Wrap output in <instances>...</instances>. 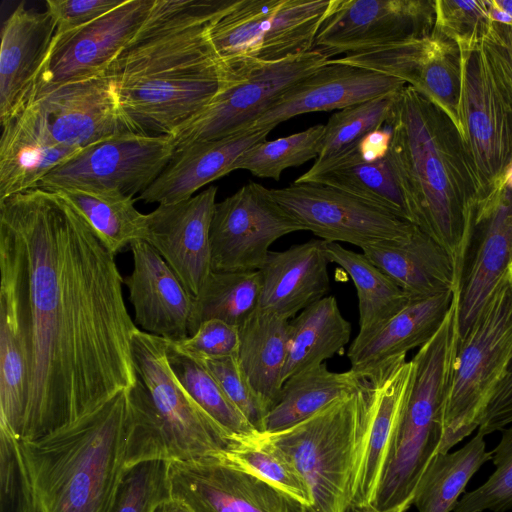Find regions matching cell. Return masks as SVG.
<instances>
[{
    "instance_id": "6da1fadb",
    "label": "cell",
    "mask_w": 512,
    "mask_h": 512,
    "mask_svg": "<svg viewBox=\"0 0 512 512\" xmlns=\"http://www.w3.org/2000/svg\"><path fill=\"white\" fill-rule=\"evenodd\" d=\"M0 221L26 261L30 347L20 440H34L136 385L139 328L115 254L65 199L42 188L11 195L0 200Z\"/></svg>"
},
{
    "instance_id": "7a4b0ae2",
    "label": "cell",
    "mask_w": 512,
    "mask_h": 512,
    "mask_svg": "<svg viewBox=\"0 0 512 512\" xmlns=\"http://www.w3.org/2000/svg\"><path fill=\"white\" fill-rule=\"evenodd\" d=\"M233 1H154L107 70L134 132L170 135L218 92L223 72L208 27Z\"/></svg>"
},
{
    "instance_id": "3957f363",
    "label": "cell",
    "mask_w": 512,
    "mask_h": 512,
    "mask_svg": "<svg viewBox=\"0 0 512 512\" xmlns=\"http://www.w3.org/2000/svg\"><path fill=\"white\" fill-rule=\"evenodd\" d=\"M385 124L392 132L386 159L411 223L448 252L462 279L480 196L467 144L452 120L409 85Z\"/></svg>"
},
{
    "instance_id": "277c9868",
    "label": "cell",
    "mask_w": 512,
    "mask_h": 512,
    "mask_svg": "<svg viewBox=\"0 0 512 512\" xmlns=\"http://www.w3.org/2000/svg\"><path fill=\"white\" fill-rule=\"evenodd\" d=\"M128 391L76 421L20 440L36 512H112L126 468Z\"/></svg>"
},
{
    "instance_id": "5b68a950",
    "label": "cell",
    "mask_w": 512,
    "mask_h": 512,
    "mask_svg": "<svg viewBox=\"0 0 512 512\" xmlns=\"http://www.w3.org/2000/svg\"><path fill=\"white\" fill-rule=\"evenodd\" d=\"M168 340L138 329V374L128 391L126 467L149 460L192 461L225 452L232 439L193 400L173 373Z\"/></svg>"
},
{
    "instance_id": "8992f818",
    "label": "cell",
    "mask_w": 512,
    "mask_h": 512,
    "mask_svg": "<svg viewBox=\"0 0 512 512\" xmlns=\"http://www.w3.org/2000/svg\"><path fill=\"white\" fill-rule=\"evenodd\" d=\"M370 406L361 387L306 420L277 432H260L305 480L306 512H344L353 501L365 457Z\"/></svg>"
},
{
    "instance_id": "52a82bcc",
    "label": "cell",
    "mask_w": 512,
    "mask_h": 512,
    "mask_svg": "<svg viewBox=\"0 0 512 512\" xmlns=\"http://www.w3.org/2000/svg\"><path fill=\"white\" fill-rule=\"evenodd\" d=\"M459 297L443 323L412 358L411 389L373 505L407 512L417 485L438 453L442 406L458 346Z\"/></svg>"
},
{
    "instance_id": "ba28073f",
    "label": "cell",
    "mask_w": 512,
    "mask_h": 512,
    "mask_svg": "<svg viewBox=\"0 0 512 512\" xmlns=\"http://www.w3.org/2000/svg\"><path fill=\"white\" fill-rule=\"evenodd\" d=\"M511 360L512 268L458 343L442 406L438 453L449 452L478 429Z\"/></svg>"
},
{
    "instance_id": "9c48e42d",
    "label": "cell",
    "mask_w": 512,
    "mask_h": 512,
    "mask_svg": "<svg viewBox=\"0 0 512 512\" xmlns=\"http://www.w3.org/2000/svg\"><path fill=\"white\" fill-rule=\"evenodd\" d=\"M328 60L312 50L277 61L255 60L231 73L213 98L170 134L176 150L251 128L286 90Z\"/></svg>"
},
{
    "instance_id": "30bf717a",
    "label": "cell",
    "mask_w": 512,
    "mask_h": 512,
    "mask_svg": "<svg viewBox=\"0 0 512 512\" xmlns=\"http://www.w3.org/2000/svg\"><path fill=\"white\" fill-rule=\"evenodd\" d=\"M460 51L462 137L477 172L480 204L497 194L512 161V92L494 70L481 41Z\"/></svg>"
},
{
    "instance_id": "8fae6325",
    "label": "cell",
    "mask_w": 512,
    "mask_h": 512,
    "mask_svg": "<svg viewBox=\"0 0 512 512\" xmlns=\"http://www.w3.org/2000/svg\"><path fill=\"white\" fill-rule=\"evenodd\" d=\"M16 117L54 144L79 149L134 132L122 113L114 82L107 72L61 84H39Z\"/></svg>"
},
{
    "instance_id": "7c38bea8",
    "label": "cell",
    "mask_w": 512,
    "mask_h": 512,
    "mask_svg": "<svg viewBox=\"0 0 512 512\" xmlns=\"http://www.w3.org/2000/svg\"><path fill=\"white\" fill-rule=\"evenodd\" d=\"M170 135L125 132L81 149L38 188H78L133 197L145 191L175 154Z\"/></svg>"
},
{
    "instance_id": "4fadbf2b",
    "label": "cell",
    "mask_w": 512,
    "mask_h": 512,
    "mask_svg": "<svg viewBox=\"0 0 512 512\" xmlns=\"http://www.w3.org/2000/svg\"><path fill=\"white\" fill-rule=\"evenodd\" d=\"M304 230L272 196L270 189L248 182L216 202L210 228L214 272L259 270L279 238Z\"/></svg>"
},
{
    "instance_id": "5bb4252c",
    "label": "cell",
    "mask_w": 512,
    "mask_h": 512,
    "mask_svg": "<svg viewBox=\"0 0 512 512\" xmlns=\"http://www.w3.org/2000/svg\"><path fill=\"white\" fill-rule=\"evenodd\" d=\"M275 200L304 228L328 243L360 249L407 239L415 225L344 191L311 182L270 189Z\"/></svg>"
},
{
    "instance_id": "9a60e30c",
    "label": "cell",
    "mask_w": 512,
    "mask_h": 512,
    "mask_svg": "<svg viewBox=\"0 0 512 512\" xmlns=\"http://www.w3.org/2000/svg\"><path fill=\"white\" fill-rule=\"evenodd\" d=\"M0 425L20 440L29 376V303L19 238L0 221Z\"/></svg>"
},
{
    "instance_id": "2e32d148",
    "label": "cell",
    "mask_w": 512,
    "mask_h": 512,
    "mask_svg": "<svg viewBox=\"0 0 512 512\" xmlns=\"http://www.w3.org/2000/svg\"><path fill=\"white\" fill-rule=\"evenodd\" d=\"M435 0H331L313 50L329 59L428 37Z\"/></svg>"
},
{
    "instance_id": "e0dca14e",
    "label": "cell",
    "mask_w": 512,
    "mask_h": 512,
    "mask_svg": "<svg viewBox=\"0 0 512 512\" xmlns=\"http://www.w3.org/2000/svg\"><path fill=\"white\" fill-rule=\"evenodd\" d=\"M171 496L193 512H306L297 500L219 455L169 462Z\"/></svg>"
},
{
    "instance_id": "ac0fdd59",
    "label": "cell",
    "mask_w": 512,
    "mask_h": 512,
    "mask_svg": "<svg viewBox=\"0 0 512 512\" xmlns=\"http://www.w3.org/2000/svg\"><path fill=\"white\" fill-rule=\"evenodd\" d=\"M155 0H125L93 22L53 38L37 84H61L106 73L146 20Z\"/></svg>"
},
{
    "instance_id": "d6986e66",
    "label": "cell",
    "mask_w": 512,
    "mask_h": 512,
    "mask_svg": "<svg viewBox=\"0 0 512 512\" xmlns=\"http://www.w3.org/2000/svg\"><path fill=\"white\" fill-rule=\"evenodd\" d=\"M217 187L189 199L159 204L146 214L148 242L194 298L211 273L210 228Z\"/></svg>"
},
{
    "instance_id": "ffe728a7",
    "label": "cell",
    "mask_w": 512,
    "mask_h": 512,
    "mask_svg": "<svg viewBox=\"0 0 512 512\" xmlns=\"http://www.w3.org/2000/svg\"><path fill=\"white\" fill-rule=\"evenodd\" d=\"M512 268V192L501 189L476 208L460 288L458 343Z\"/></svg>"
},
{
    "instance_id": "44dd1931",
    "label": "cell",
    "mask_w": 512,
    "mask_h": 512,
    "mask_svg": "<svg viewBox=\"0 0 512 512\" xmlns=\"http://www.w3.org/2000/svg\"><path fill=\"white\" fill-rule=\"evenodd\" d=\"M406 83L365 68L326 64L286 90L251 128H275L297 115L342 110L378 97L396 94Z\"/></svg>"
},
{
    "instance_id": "7402d4cb",
    "label": "cell",
    "mask_w": 512,
    "mask_h": 512,
    "mask_svg": "<svg viewBox=\"0 0 512 512\" xmlns=\"http://www.w3.org/2000/svg\"><path fill=\"white\" fill-rule=\"evenodd\" d=\"M133 271L124 278L134 309L135 324L172 342L189 336L194 299L174 271L145 240L130 243Z\"/></svg>"
},
{
    "instance_id": "603a6c76",
    "label": "cell",
    "mask_w": 512,
    "mask_h": 512,
    "mask_svg": "<svg viewBox=\"0 0 512 512\" xmlns=\"http://www.w3.org/2000/svg\"><path fill=\"white\" fill-rule=\"evenodd\" d=\"M56 26L51 15L21 2L1 31L0 120L3 126L27 106L49 56Z\"/></svg>"
},
{
    "instance_id": "cb8c5ba5",
    "label": "cell",
    "mask_w": 512,
    "mask_h": 512,
    "mask_svg": "<svg viewBox=\"0 0 512 512\" xmlns=\"http://www.w3.org/2000/svg\"><path fill=\"white\" fill-rule=\"evenodd\" d=\"M414 370L413 360L401 356L361 376L370 406V427L354 502L373 504L375 501Z\"/></svg>"
},
{
    "instance_id": "d4e9b609",
    "label": "cell",
    "mask_w": 512,
    "mask_h": 512,
    "mask_svg": "<svg viewBox=\"0 0 512 512\" xmlns=\"http://www.w3.org/2000/svg\"><path fill=\"white\" fill-rule=\"evenodd\" d=\"M272 130L271 127L249 128L176 150L166 168L138 199L145 203L171 204L191 198L201 187L234 171L238 158L266 140Z\"/></svg>"
},
{
    "instance_id": "484cf974",
    "label": "cell",
    "mask_w": 512,
    "mask_h": 512,
    "mask_svg": "<svg viewBox=\"0 0 512 512\" xmlns=\"http://www.w3.org/2000/svg\"><path fill=\"white\" fill-rule=\"evenodd\" d=\"M326 247V241L311 239L283 251H270L259 269V308L290 320L326 297L330 288Z\"/></svg>"
},
{
    "instance_id": "4316f807",
    "label": "cell",
    "mask_w": 512,
    "mask_h": 512,
    "mask_svg": "<svg viewBox=\"0 0 512 512\" xmlns=\"http://www.w3.org/2000/svg\"><path fill=\"white\" fill-rule=\"evenodd\" d=\"M361 250L411 300L461 286L462 279L451 256L417 226L407 239L381 242Z\"/></svg>"
},
{
    "instance_id": "83f0119b",
    "label": "cell",
    "mask_w": 512,
    "mask_h": 512,
    "mask_svg": "<svg viewBox=\"0 0 512 512\" xmlns=\"http://www.w3.org/2000/svg\"><path fill=\"white\" fill-rule=\"evenodd\" d=\"M411 300L400 312L365 338H355L347 357L360 376L420 348L437 332L453 303L455 291Z\"/></svg>"
},
{
    "instance_id": "f1b7e54d",
    "label": "cell",
    "mask_w": 512,
    "mask_h": 512,
    "mask_svg": "<svg viewBox=\"0 0 512 512\" xmlns=\"http://www.w3.org/2000/svg\"><path fill=\"white\" fill-rule=\"evenodd\" d=\"M2 127L0 200L38 188L47 174L81 150L54 144L20 117Z\"/></svg>"
},
{
    "instance_id": "f546056e",
    "label": "cell",
    "mask_w": 512,
    "mask_h": 512,
    "mask_svg": "<svg viewBox=\"0 0 512 512\" xmlns=\"http://www.w3.org/2000/svg\"><path fill=\"white\" fill-rule=\"evenodd\" d=\"M289 321L259 308L239 327L237 359L268 409L276 402L284 384Z\"/></svg>"
},
{
    "instance_id": "4dcf8cb0",
    "label": "cell",
    "mask_w": 512,
    "mask_h": 512,
    "mask_svg": "<svg viewBox=\"0 0 512 512\" xmlns=\"http://www.w3.org/2000/svg\"><path fill=\"white\" fill-rule=\"evenodd\" d=\"M295 182L336 188L411 223L402 192L386 158L365 162L355 149L332 161L314 163Z\"/></svg>"
},
{
    "instance_id": "1f68e13d",
    "label": "cell",
    "mask_w": 512,
    "mask_h": 512,
    "mask_svg": "<svg viewBox=\"0 0 512 512\" xmlns=\"http://www.w3.org/2000/svg\"><path fill=\"white\" fill-rule=\"evenodd\" d=\"M362 377L349 369L332 372L323 363L288 378L276 402L268 410L263 432L292 427L336 400L357 391Z\"/></svg>"
},
{
    "instance_id": "d6a6232c",
    "label": "cell",
    "mask_w": 512,
    "mask_h": 512,
    "mask_svg": "<svg viewBox=\"0 0 512 512\" xmlns=\"http://www.w3.org/2000/svg\"><path fill=\"white\" fill-rule=\"evenodd\" d=\"M351 330L334 296H326L302 310L289 321L284 382L339 353L349 342Z\"/></svg>"
},
{
    "instance_id": "836d02e7",
    "label": "cell",
    "mask_w": 512,
    "mask_h": 512,
    "mask_svg": "<svg viewBox=\"0 0 512 512\" xmlns=\"http://www.w3.org/2000/svg\"><path fill=\"white\" fill-rule=\"evenodd\" d=\"M283 0H234L208 27L223 76L258 60L264 36Z\"/></svg>"
},
{
    "instance_id": "e575fe53",
    "label": "cell",
    "mask_w": 512,
    "mask_h": 512,
    "mask_svg": "<svg viewBox=\"0 0 512 512\" xmlns=\"http://www.w3.org/2000/svg\"><path fill=\"white\" fill-rule=\"evenodd\" d=\"M327 257L339 265L354 283L359 308V333L365 338L400 312L411 298L362 252L339 243H328Z\"/></svg>"
},
{
    "instance_id": "d590c367",
    "label": "cell",
    "mask_w": 512,
    "mask_h": 512,
    "mask_svg": "<svg viewBox=\"0 0 512 512\" xmlns=\"http://www.w3.org/2000/svg\"><path fill=\"white\" fill-rule=\"evenodd\" d=\"M491 459L479 433L454 452L437 453L417 485L413 505L418 512H453L470 479Z\"/></svg>"
},
{
    "instance_id": "8d00e7d4",
    "label": "cell",
    "mask_w": 512,
    "mask_h": 512,
    "mask_svg": "<svg viewBox=\"0 0 512 512\" xmlns=\"http://www.w3.org/2000/svg\"><path fill=\"white\" fill-rule=\"evenodd\" d=\"M50 191L65 199L115 255L132 241L145 240L146 214L136 209L133 197L78 188Z\"/></svg>"
},
{
    "instance_id": "74e56055",
    "label": "cell",
    "mask_w": 512,
    "mask_h": 512,
    "mask_svg": "<svg viewBox=\"0 0 512 512\" xmlns=\"http://www.w3.org/2000/svg\"><path fill=\"white\" fill-rule=\"evenodd\" d=\"M259 270L214 272L208 275L195 296L189 336L206 320L219 319L240 327L260 306Z\"/></svg>"
},
{
    "instance_id": "f35d334b",
    "label": "cell",
    "mask_w": 512,
    "mask_h": 512,
    "mask_svg": "<svg viewBox=\"0 0 512 512\" xmlns=\"http://www.w3.org/2000/svg\"><path fill=\"white\" fill-rule=\"evenodd\" d=\"M219 456L299 501L306 511L310 507V491L305 480L288 457L260 432L232 439L230 447Z\"/></svg>"
},
{
    "instance_id": "ab89813d",
    "label": "cell",
    "mask_w": 512,
    "mask_h": 512,
    "mask_svg": "<svg viewBox=\"0 0 512 512\" xmlns=\"http://www.w3.org/2000/svg\"><path fill=\"white\" fill-rule=\"evenodd\" d=\"M167 358L180 384L231 439L256 432L213 376L196 359L169 340Z\"/></svg>"
},
{
    "instance_id": "60d3db41",
    "label": "cell",
    "mask_w": 512,
    "mask_h": 512,
    "mask_svg": "<svg viewBox=\"0 0 512 512\" xmlns=\"http://www.w3.org/2000/svg\"><path fill=\"white\" fill-rule=\"evenodd\" d=\"M331 0H283L264 36L258 60L270 62L313 50Z\"/></svg>"
},
{
    "instance_id": "b9f144b4",
    "label": "cell",
    "mask_w": 512,
    "mask_h": 512,
    "mask_svg": "<svg viewBox=\"0 0 512 512\" xmlns=\"http://www.w3.org/2000/svg\"><path fill=\"white\" fill-rule=\"evenodd\" d=\"M324 131L325 125L317 124L275 140H264L245 151L233 170H247L256 177L278 181L284 170L317 159Z\"/></svg>"
},
{
    "instance_id": "7bdbcfd3",
    "label": "cell",
    "mask_w": 512,
    "mask_h": 512,
    "mask_svg": "<svg viewBox=\"0 0 512 512\" xmlns=\"http://www.w3.org/2000/svg\"><path fill=\"white\" fill-rule=\"evenodd\" d=\"M398 93L333 113L325 124L322 147L314 163L323 164L355 150L361 138L385 124Z\"/></svg>"
},
{
    "instance_id": "ee69618b",
    "label": "cell",
    "mask_w": 512,
    "mask_h": 512,
    "mask_svg": "<svg viewBox=\"0 0 512 512\" xmlns=\"http://www.w3.org/2000/svg\"><path fill=\"white\" fill-rule=\"evenodd\" d=\"M170 497L169 461L139 462L125 468L112 512H152Z\"/></svg>"
},
{
    "instance_id": "f6af8a7d",
    "label": "cell",
    "mask_w": 512,
    "mask_h": 512,
    "mask_svg": "<svg viewBox=\"0 0 512 512\" xmlns=\"http://www.w3.org/2000/svg\"><path fill=\"white\" fill-rule=\"evenodd\" d=\"M492 452L495 470L476 489L466 492L453 512H506L512 509V425L501 430Z\"/></svg>"
},
{
    "instance_id": "bcb514c9",
    "label": "cell",
    "mask_w": 512,
    "mask_h": 512,
    "mask_svg": "<svg viewBox=\"0 0 512 512\" xmlns=\"http://www.w3.org/2000/svg\"><path fill=\"white\" fill-rule=\"evenodd\" d=\"M490 24L487 0H435L433 33L454 42L459 49L478 44Z\"/></svg>"
},
{
    "instance_id": "7dc6e473",
    "label": "cell",
    "mask_w": 512,
    "mask_h": 512,
    "mask_svg": "<svg viewBox=\"0 0 512 512\" xmlns=\"http://www.w3.org/2000/svg\"><path fill=\"white\" fill-rule=\"evenodd\" d=\"M0 512H36L20 440L0 425Z\"/></svg>"
},
{
    "instance_id": "c3c4849f",
    "label": "cell",
    "mask_w": 512,
    "mask_h": 512,
    "mask_svg": "<svg viewBox=\"0 0 512 512\" xmlns=\"http://www.w3.org/2000/svg\"><path fill=\"white\" fill-rule=\"evenodd\" d=\"M192 357L213 376L252 428L256 432H263L264 420L269 409L248 382L237 356L221 358Z\"/></svg>"
},
{
    "instance_id": "681fc988",
    "label": "cell",
    "mask_w": 512,
    "mask_h": 512,
    "mask_svg": "<svg viewBox=\"0 0 512 512\" xmlns=\"http://www.w3.org/2000/svg\"><path fill=\"white\" fill-rule=\"evenodd\" d=\"M174 343L192 356L233 357L239 351V327L219 319H210L202 322L192 335Z\"/></svg>"
},
{
    "instance_id": "f907efd6",
    "label": "cell",
    "mask_w": 512,
    "mask_h": 512,
    "mask_svg": "<svg viewBox=\"0 0 512 512\" xmlns=\"http://www.w3.org/2000/svg\"><path fill=\"white\" fill-rule=\"evenodd\" d=\"M125 0H47L46 11L56 26L55 37L81 28L122 5Z\"/></svg>"
},
{
    "instance_id": "816d5d0a",
    "label": "cell",
    "mask_w": 512,
    "mask_h": 512,
    "mask_svg": "<svg viewBox=\"0 0 512 512\" xmlns=\"http://www.w3.org/2000/svg\"><path fill=\"white\" fill-rule=\"evenodd\" d=\"M481 43L494 70L512 92V26L491 22Z\"/></svg>"
},
{
    "instance_id": "f5cc1de1",
    "label": "cell",
    "mask_w": 512,
    "mask_h": 512,
    "mask_svg": "<svg viewBox=\"0 0 512 512\" xmlns=\"http://www.w3.org/2000/svg\"><path fill=\"white\" fill-rule=\"evenodd\" d=\"M512 424V360L487 405L478 426L484 437Z\"/></svg>"
},
{
    "instance_id": "db71d44e",
    "label": "cell",
    "mask_w": 512,
    "mask_h": 512,
    "mask_svg": "<svg viewBox=\"0 0 512 512\" xmlns=\"http://www.w3.org/2000/svg\"><path fill=\"white\" fill-rule=\"evenodd\" d=\"M391 139V129L384 124L361 138L356 146V151L365 162L385 159L390 148Z\"/></svg>"
},
{
    "instance_id": "11a10c76",
    "label": "cell",
    "mask_w": 512,
    "mask_h": 512,
    "mask_svg": "<svg viewBox=\"0 0 512 512\" xmlns=\"http://www.w3.org/2000/svg\"><path fill=\"white\" fill-rule=\"evenodd\" d=\"M152 512H193L182 500L170 497L160 502Z\"/></svg>"
},
{
    "instance_id": "9f6ffc18",
    "label": "cell",
    "mask_w": 512,
    "mask_h": 512,
    "mask_svg": "<svg viewBox=\"0 0 512 512\" xmlns=\"http://www.w3.org/2000/svg\"><path fill=\"white\" fill-rule=\"evenodd\" d=\"M344 512H401L397 509L380 510L370 503H358L352 501Z\"/></svg>"
},
{
    "instance_id": "6f0895ef",
    "label": "cell",
    "mask_w": 512,
    "mask_h": 512,
    "mask_svg": "<svg viewBox=\"0 0 512 512\" xmlns=\"http://www.w3.org/2000/svg\"><path fill=\"white\" fill-rule=\"evenodd\" d=\"M507 189L512 192V161L508 164V166L505 168L497 190V194L500 192L501 189Z\"/></svg>"
},
{
    "instance_id": "680465c9",
    "label": "cell",
    "mask_w": 512,
    "mask_h": 512,
    "mask_svg": "<svg viewBox=\"0 0 512 512\" xmlns=\"http://www.w3.org/2000/svg\"><path fill=\"white\" fill-rule=\"evenodd\" d=\"M495 4L512 17V0H494Z\"/></svg>"
}]
</instances>
